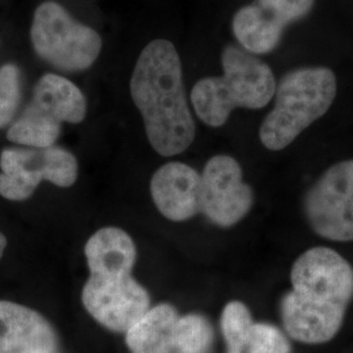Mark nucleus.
<instances>
[{
  "instance_id": "obj_9",
  "label": "nucleus",
  "mask_w": 353,
  "mask_h": 353,
  "mask_svg": "<svg viewBox=\"0 0 353 353\" xmlns=\"http://www.w3.org/2000/svg\"><path fill=\"white\" fill-rule=\"evenodd\" d=\"M303 210L318 236L353 241V160L328 168L307 191Z\"/></svg>"
},
{
  "instance_id": "obj_18",
  "label": "nucleus",
  "mask_w": 353,
  "mask_h": 353,
  "mask_svg": "<svg viewBox=\"0 0 353 353\" xmlns=\"http://www.w3.org/2000/svg\"><path fill=\"white\" fill-rule=\"evenodd\" d=\"M6 248H7V239H6V236L0 232V258L3 256Z\"/></svg>"
},
{
  "instance_id": "obj_12",
  "label": "nucleus",
  "mask_w": 353,
  "mask_h": 353,
  "mask_svg": "<svg viewBox=\"0 0 353 353\" xmlns=\"http://www.w3.org/2000/svg\"><path fill=\"white\" fill-rule=\"evenodd\" d=\"M314 0H256L242 7L233 19V33L252 54L276 49L287 26L312 11Z\"/></svg>"
},
{
  "instance_id": "obj_8",
  "label": "nucleus",
  "mask_w": 353,
  "mask_h": 353,
  "mask_svg": "<svg viewBox=\"0 0 353 353\" xmlns=\"http://www.w3.org/2000/svg\"><path fill=\"white\" fill-rule=\"evenodd\" d=\"M0 195L8 201L29 199L41 182L71 188L77 179V160L59 147L7 148L0 153Z\"/></svg>"
},
{
  "instance_id": "obj_6",
  "label": "nucleus",
  "mask_w": 353,
  "mask_h": 353,
  "mask_svg": "<svg viewBox=\"0 0 353 353\" xmlns=\"http://www.w3.org/2000/svg\"><path fill=\"white\" fill-rule=\"evenodd\" d=\"M30 39L41 59L70 72L89 68L102 49L100 34L93 28L77 23L55 1H45L36 10Z\"/></svg>"
},
{
  "instance_id": "obj_5",
  "label": "nucleus",
  "mask_w": 353,
  "mask_h": 353,
  "mask_svg": "<svg viewBox=\"0 0 353 353\" xmlns=\"http://www.w3.org/2000/svg\"><path fill=\"white\" fill-rule=\"evenodd\" d=\"M85 115L81 90L63 76L46 74L38 80L26 110L8 128L7 139L28 148L52 147L63 122L80 123Z\"/></svg>"
},
{
  "instance_id": "obj_16",
  "label": "nucleus",
  "mask_w": 353,
  "mask_h": 353,
  "mask_svg": "<svg viewBox=\"0 0 353 353\" xmlns=\"http://www.w3.org/2000/svg\"><path fill=\"white\" fill-rule=\"evenodd\" d=\"M137 246L121 228L97 230L85 243L84 254L90 275L122 276L132 272L137 262Z\"/></svg>"
},
{
  "instance_id": "obj_10",
  "label": "nucleus",
  "mask_w": 353,
  "mask_h": 353,
  "mask_svg": "<svg viewBox=\"0 0 353 353\" xmlns=\"http://www.w3.org/2000/svg\"><path fill=\"white\" fill-rule=\"evenodd\" d=\"M81 301L90 316L103 327L125 334L152 307L150 293L131 274L90 275L81 292Z\"/></svg>"
},
{
  "instance_id": "obj_15",
  "label": "nucleus",
  "mask_w": 353,
  "mask_h": 353,
  "mask_svg": "<svg viewBox=\"0 0 353 353\" xmlns=\"http://www.w3.org/2000/svg\"><path fill=\"white\" fill-rule=\"evenodd\" d=\"M220 326L227 353H290L285 335L274 325L254 322L249 307L241 301L225 305Z\"/></svg>"
},
{
  "instance_id": "obj_1",
  "label": "nucleus",
  "mask_w": 353,
  "mask_h": 353,
  "mask_svg": "<svg viewBox=\"0 0 353 353\" xmlns=\"http://www.w3.org/2000/svg\"><path fill=\"white\" fill-rule=\"evenodd\" d=\"M290 281L292 290L280 303L287 334L305 344L331 341L352 301V265L332 249L313 248L297 258Z\"/></svg>"
},
{
  "instance_id": "obj_4",
  "label": "nucleus",
  "mask_w": 353,
  "mask_h": 353,
  "mask_svg": "<svg viewBox=\"0 0 353 353\" xmlns=\"http://www.w3.org/2000/svg\"><path fill=\"white\" fill-rule=\"evenodd\" d=\"M336 89L335 74L327 67H305L283 76L275 89L274 109L259 128L262 144L270 151L287 148L327 113Z\"/></svg>"
},
{
  "instance_id": "obj_11",
  "label": "nucleus",
  "mask_w": 353,
  "mask_h": 353,
  "mask_svg": "<svg viewBox=\"0 0 353 353\" xmlns=\"http://www.w3.org/2000/svg\"><path fill=\"white\" fill-rule=\"evenodd\" d=\"M254 203V192L243 182L240 164L230 156L212 157L202 173V208L214 225H236L249 214Z\"/></svg>"
},
{
  "instance_id": "obj_13",
  "label": "nucleus",
  "mask_w": 353,
  "mask_h": 353,
  "mask_svg": "<svg viewBox=\"0 0 353 353\" xmlns=\"http://www.w3.org/2000/svg\"><path fill=\"white\" fill-rule=\"evenodd\" d=\"M154 205L170 221H186L202 208V174L183 163H168L151 179Z\"/></svg>"
},
{
  "instance_id": "obj_7",
  "label": "nucleus",
  "mask_w": 353,
  "mask_h": 353,
  "mask_svg": "<svg viewBox=\"0 0 353 353\" xmlns=\"http://www.w3.org/2000/svg\"><path fill=\"white\" fill-rule=\"evenodd\" d=\"M212 325L201 314L181 316L169 303L151 307L126 332L131 353H211Z\"/></svg>"
},
{
  "instance_id": "obj_2",
  "label": "nucleus",
  "mask_w": 353,
  "mask_h": 353,
  "mask_svg": "<svg viewBox=\"0 0 353 353\" xmlns=\"http://www.w3.org/2000/svg\"><path fill=\"white\" fill-rule=\"evenodd\" d=\"M130 92L152 148L165 157L186 151L195 139V122L185 96L181 58L170 41L154 39L140 52Z\"/></svg>"
},
{
  "instance_id": "obj_3",
  "label": "nucleus",
  "mask_w": 353,
  "mask_h": 353,
  "mask_svg": "<svg viewBox=\"0 0 353 353\" xmlns=\"http://www.w3.org/2000/svg\"><path fill=\"white\" fill-rule=\"evenodd\" d=\"M221 63L224 75L199 80L191 90V102L199 119L211 127L225 125L237 109H262L275 96L272 70L252 54L227 46Z\"/></svg>"
},
{
  "instance_id": "obj_17",
  "label": "nucleus",
  "mask_w": 353,
  "mask_h": 353,
  "mask_svg": "<svg viewBox=\"0 0 353 353\" xmlns=\"http://www.w3.org/2000/svg\"><path fill=\"white\" fill-rule=\"evenodd\" d=\"M21 102V72L16 64L0 68V130L12 125Z\"/></svg>"
},
{
  "instance_id": "obj_14",
  "label": "nucleus",
  "mask_w": 353,
  "mask_h": 353,
  "mask_svg": "<svg viewBox=\"0 0 353 353\" xmlns=\"http://www.w3.org/2000/svg\"><path fill=\"white\" fill-rule=\"evenodd\" d=\"M58 335L36 310L0 301V353H58Z\"/></svg>"
}]
</instances>
